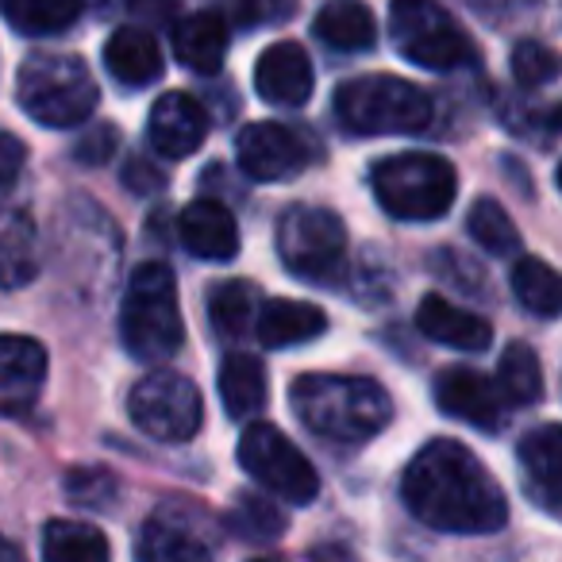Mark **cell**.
<instances>
[{"label":"cell","mask_w":562,"mask_h":562,"mask_svg":"<svg viewBox=\"0 0 562 562\" xmlns=\"http://www.w3.org/2000/svg\"><path fill=\"white\" fill-rule=\"evenodd\" d=\"M401 497L416 520L451 536H490L508 520L497 477L454 439H431L413 454L401 477Z\"/></svg>","instance_id":"cell-1"},{"label":"cell","mask_w":562,"mask_h":562,"mask_svg":"<svg viewBox=\"0 0 562 562\" xmlns=\"http://www.w3.org/2000/svg\"><path fill=\"white\" fill-rule=\"evenodd\" d=\"M290 405L297 420L328 443H367L393 420L390 393L374 378L301 374L290 385Z\"/></svg>","instance_id":"cell-2"},{"label":"cell","mask_w":562,"mask_h":562,"mask_svg":"<svg viewBox=\"0 0 562 562\" xmlns=\"http://www.w3.org/2000/svg\"><path fill=\"white\" fill-rule=\"evenodd\" d=\"M120 336L132 359L162 362L186 344V321L178 305V281L170 266L143 262L132 270V281L120 305Z\"/></svg>","instance_id":"cell-3"},{"label":"cell","mask_w":562,"mask_h":562,"mask_svg":"<svg viewBox=\"0 0 562 562\" xmlns=\"http://www.w3.org/2000/svg\"><path fill=\"white\" fill-rule=\"evenodd\" d=\"M370 186H374L378 204L393 220L428 224L454 204L459 173L447 158L428 155V150H405V155L382 158L370 173Z\"/></svg>","instance_id":"cell-4"},{"label":"cell","mask_w":562,"mask_h":562,"mask_svg":"<svg viewBox=\"0 0 562 562\" xmlns=\"http://www.w3.org/2000/svg\"><path fill=\"white\" fill-rule=\"evenodd\" d=\"M20 109L43 127H78L97 112V89L78 55H35L16 74Z\"/></svg>","instance_id":"cell-5"},{"label":"cell","mask_w":562,"mask_h":562,"mask_svg":"<svg viewBox=\"0 0 562 562\" xmlns=\"http://www.w3.org/2000/svg\"><path fill=\"white\" fill-rule=\"evenodd\" d=\"M336 116L355 135H416L431 124V101L405 78L362 74L336 89Z\"/></svg>","instance_id":"cell-6"},{"label":"cell","mask_w":562,"mask_h":562,"mask_svg":"<svg viewBox=\"0 0 562 562\" xmlns=\"http://www.w3.org/2000/svg\"><path fill=\"white\" fill-rule=\"evenodd\" d=\"M390 40L401 58L424 70H459L474 58L467 32L439 0H393Z\"/></svg>","instance_id":"cell-7"},{"label":"cell","mask_w":562,"mask_h":562,"mask_svg":"<svg viewBox=\"0 0 562 562\" xmlns=\"http://www.w3.org/2000/svg\"><path fill=\"white\" fill-rule=\"evenodd\" d=\"M239 467L255 477L262 490L290 505H308L321 493V474L305 459L290 436H281L273 424H247L239 436Z\"/></svg>","instance_id":"cell-8"},{"label":"cell","mask_w":562,"mask_h":562,"mask_svg":"<svg viewBox=\"0 0 562 562\" xmlns=\"http://www.w3.org/2000/svg\"><path fill=\"white\" fill-rule=\"evenodd\" d=\"M278 255L285 270L305 281H321L344 266L347 227L331 209L293 204L278 220Z\"/></svg>","instance_id":"cell-9"},{"label":"cell","mask_w":562,"mask_h":562,"mask_svg":"<svg viewBox=\"0 0 562 562\" xmlns=\"http://www.w3.org/2000/svg\"><path fill=\"white\" fill-rule=\"evenodd\" d=\"M135 428L162 443H186L201 428V390L181 374H147L127 397Z\"/></svg>","instance_id":"cell-10"},{"label":"cell","mask_w":562,"mask_h":562,"mask_svg":"<svg viewBox=\"0 0 562 562\" xmlns=\"http://www.w3.org/2000/svg\"><path fill=\"white\" fill-rule=\"evenodd\" d=\"M235 158H239V170L255 181H290L308 170L313 147L293 127L278 120H258L235 135Z\"/></svg>","instance_id":"cell-11"},{"label":"cell","mask_w":562,"mask_h":562,"mask_svg":"<svg viewBox=\"0 0 562 562\" xmlns=\"http://www.w3.org/2000/svg\"><path fill=\"white\" fill-rule=\"evenodd\" d=\"M436 405L443 408L451 420L470 424V428H482V431H497L505 413H501V393L497 385L490 382L485 374L470 367H447L439 370L436 378Z\"/></svg>","instance_id":"cell-12"},{"label":"cell","mask_w":562,"mask_h":562,"mask_svg":"<svg viewBox=\"0 0 562 562\" xmlns=\"http://www.w3.org/2000/svg\"><path fill=\"white\" fill-rule=\"evenodd\" d=\"M40 273V235L27 204L0 189V290H24Z\"/></svg>","instance_id":"cell-13"},{"label":"cell","mask_w":562,"mask_h":562,"mask_svg":"<svg viewBox=\"0 0 562 562\" xmlns=\"http://www.w3.org/2000/svg\"><path fill=\"white\" fill-rule=\"evenodd\" d=\"M255 89L266 104L278 109H301L313 97V63L308 50L293 40L266 47L255 63Z\"/></svg>","instance_id":"cell-14"},{"label":"cell","mask_w":562,"mask_h":562,"mask_svg":"<svg viewBox=\"0 0 562 562\" xmlns=\"http://www.w3.org/2000/svg\"><path fill=\"white\" fill-rule=\"evenodd\" d=\"M209 135V112L189 93H162L150 109L147 139L162 158H189Z\"/></svg>","instance_id":"cell-15"},{"label":"cell","mask_w":562,"mask_h":562,"mask_svg":"<svg viewBox=\"0 0 562 562\" xmlns=\"http://www.w3.org/2000/svg\"><path fill=\"white\" fill-rule=\"evenodd\" d=\"M181 247L204 262H232L239 255V227L220 201H193L178 220Z\"/></svg>","instance_id":"cell-16"},{"label":"cell","mask_w":562,"mask_h":562,"mask_svg":"<svg viewBox=\"0 0 562 562\" xmlns=\"http://www.w3.org/2000/svg\"><path fill=\"white\" fill-rule=\"evenodd\" d=\"M520 459V474L528 485L531 501L543 508L547 516H559V474H562V431L559 424H543V428L528 431L516 447Z\"/></svg>","instance_id":"cell-17"},{"label":"cell","mask_w":562,"mask_h":562,"mask_svg":"<svg viewBox=\"0 0 562 562\" xmlns=\"http://www.w3.org/2000/svg\"><path fill=\"white\" fill-rule=\"evenodd\" d=\"M416 328L431 339V344L454 347V351H485L493 344V328L490 321H482L477 313L451 305L439 293H428L416 308Z\"/></svg>","instance_id":"cell-18"},{"label":"cell","mask_w":562,"mask_h":562,"mask_svg":"<svg viewBox=\"0 0 562 562\" xmlns=\"http://www.w3.org/2000/svg\"><path fill=\"white\" fill-rule=\"evenodd\" d=\"M255 331L258 344L270 347V351H281V347H301L308 339L324 336L328 331V316L324 308L308 305V301H266L255 313Z\"/></svg>","instance_id":"cell-19"},{"label":"cell","mask_w":562,"mask_h":562,"mask_svg":"<svg viewBox=\"0 0 562 562\" xmlns=\"http://www.w3.org/2000/svg\"><path fill=\"white\" fill-rule=\"evenodd\" d=\"M104 66L127 89H147L162 78V50L143 27H116L104 43Z\"/></svg>","instance_id":"cell-20"},{"label":"cell","mask_w":562,"mask_h":562,"mask_svg":"<svg viewBox=\"0 0 562 562\" xmlns=\"http://www.w3.org/2000/svg\"><path fill=\"white\" fill-rule=\"evenodd\" d=\"M135 559L139 562H216L209 543L201 539V531H193V524L173 520L170 513H155L143 524L139 539H135Z\"/></svg>","instance_id":"cell-21"},{"label":"cell","mask_w":562,"mask_h":562,"mask_svg":"<svg viewBox=\"0 0 562 562\" xmlns=\"http://www.w3.org/2000/svg\"><path fill=\"white\" fill-rule=\"evenodd\" d=\"M47 378V347L32 336H0V401L24 405Z\"/></svg>","instance_id":"cell-22"},{"label":"cell","mask_w":562,"mask_h":562,"mask_svg":"<svg viewBox=\"0 0 562 562\" xmlns=\"http://www.w3.org/2000/svg\"><path fill=\"white\" fill-rule=\"evenodd\" d=\"M313 32L331 50H347V55H362L374 50L378 43V20L362 0H328L313 20Z\"/></svg>","instance_id":"cell-23"},{"label":"cell","mask_w":562,"mask_h":562,"mask_svg":"<svg viewBox=\"0 0 562 562\" xmlns=\"http://www.w3.org/2000/svg\"><path fill=\"white\" fill-rule=\"evenodd\" d=\"M173 55L196 74H216L227 58V24L216 12H193L173 27Z\"/></svg>","instance_id":"cell-24"},{"label":"cell","mask_w":562,"mask_h":562,"mask_svg":"<svg viewBox=\"0 0 562 562\" xmlns=\"http://www.w3.org/2000/svg\"><path fill=\"white\" fill-rule=\"evenodd\" d=\"M220 401H224L227 416L232 420H250L258 408L266 405V370L255 355H227L220 362V378H216Z\"/></svg>","instance_id":"cell-25"},{"label":"cell","mask_w":562,"mask_h":562,"mask_svg":"<svg viewBox=\"0 0 562 562\" xmlns=\"http://www.w3.org/2000/svg\"><path fill=\"white\" fill-rule=\"evenodd\" d=\"M109 539L93 524L50 520L43 528V559L47 562H109Z\"/></svg>","instance_id":"cell-26"},{"label":"cell","mask_w":562,"mask_h":562,"mask_svg":"<svg viewBox=\"0 0 562 562\" xmlns=\"http://www.w3.org/2000/svg\"><path fill=\"white\" fill-rule=\"evenodd\" d=\"M497 385L501 401L513 408H528L543 397V370H539V355L524 344H508L497 362Z\"/></svg>","instance_id":"cell-27"},{"label":"cell","mask_w":562,"mask_h":562,"mask_svg":"<svg viewBox=\"0 0 562 562\" xmlns=\"http://www.w3.org/2000/svg\"><path fill=\"white\" fill-rule=\"evenodd\" d=\"M0 16L20 35H58L81 16V0H0Z\"/></svg>","instance_id":"cell-28"},{"label":"cell","mask_w":562,"mask_h":562,"mask_svg":"<svg viewBox=\"0 0 562 562\" xmlns=\"http://www.w3.org/2000/svg\"><path fill=\"white\" fill-rule=\"evenodd\" d=\"M513 297L520 301L528 313H536L539 321H554L562 305L559 273H554L543 258H520V262L513 266Z\"/></svg>","instance_id":"cell-29"},{"label":"cell","mask_w":562,"mask_h":562,"mask_svg":"<svg viewBox=\"0 0 562 562\" xmlns=\"http://www.w3.org/2000/svg\"><path fill=\"white\" fill-rule=\"evenodd\" d=\"M467 232L485 255H497V258H508L520 250V232L516 224L508 220V212L501 209L497 201L482 196V201L470 204V216H467Z\"/></svg>","instance_id":"cell-30"},{"label":"cell","mask_w":562,"mask_h":562,"mask_svg":"<svg viewBox=\"0 0 562 562\" xmlns=\"http://www.w3.org/2000/svg\"><path fill=\"white\" fill-rule=\"evenodd\" d=\"M258 313V293L250 281H224L209 293V316L212 328L224 331V336H243V331L255 328Z\"/></svg>","instance_id":"cell-31"},{"label":"cell","mask_w":562,"mask_h":562,"mask_svg":"<svg viewBox=\"0 0 562 562\" xmlns=\"http://www.w3.org/2000/svg\"><path fill=\"white\" fill-rule=\"evenodd\" d=\"M227 528L239 539H250V543H273V539L285 536V516H281V508L270 497L239 493V501L227 513Z\"/></svg>","instance_id":"cell-32"},{"label":"cell","mask_w":562,"mask_h":562,"mask_svg":"<svg viewBox=\"0 0 562 562\" xmlns=\"http://www.w3.org/2000/svg\"><path fill=\"white\" fill-rule=\"evenodd\" d=\"M66 493H70L81 508H116L120 482L109 474V470L81 467V470H70V474H66Z\"/></svg>","instance_id":"cell-33"},{"label":"cell","mask_w":562,"mask_h":562,"mask_svg":"<svg viewBox=\"0 0 562 562\" xmlns=\"http://www.w3.org/2000/svg\"><path fill=\"white\" fill-rule=\"evenodd\" d=\"M513 78L520 81L524 89H539V86H551L559 78V58H554L551 47L536 40H524L516 43L513 50Z\"/></svg>","instance_id":"cell-34"},{"label":"cell","mask_w":562,"mask_h":562,"mask_svg":"<svg viewBox=\"0 0 562 562\" xmlns=\"http://www.w3.org/2000/svg\"><path fill=\"white\" fill-rule=\"evenodd\" d=\"M293 12H297V0H235V24L239 27L281 24Z\"/></svg>","instance_id":"cell-35"},{"label":"cell","mask_w":562,"mask_h":562,"mask_svg":"<svg viewBox=\"0 0 562 562\" xmlns=\"http://www.w3.org/2000/svg\"><path fill=\"white\" fill-rule=\"evenodd\" d=\"M120 135L112 124H101V127H89L86 135L78 139V147H74V158H78L81 166H101L112 158V150H116Z\"/></svg>","instance_id":"cell-36"},{"label":"cell","mask_w":562,"mask_h":562,"mask_svg":"<svg viewBox=\"0 0 562 562\" xmlns=\"http://www.w3.org/2000/svg\"><path fill=\"white\" fill-rule=\"evenodd\" d=\"M24 162H27L24 139H16V135H9V132H0V189L16 186V178L24 173Z\"/></svg>","instance_id":"cell-37"},{"label":"cell","mask_w":562,"mask_h":562,"mask_svg":"<svg viewBox=\"0 0 562 562\" xmlns=\"http://www.w3.org/2000/svg\"><path fill=\"white\" fill-rule=\"evenodd\" d=\"M124 186H132L135 193H155V189L166 186L162 170H155V166L147 162V158H132V162L124 166Z\"/></svg>","instance_id":"cell-38"},{"label":"cell","mask_w":562,"mask_h":562,"mask_svg":"<svg viewBox=\"0 0 562 562\" xmlns=\"http://www.w3.org/2000/svg\"><path fill=\"white\" fill-rule=\"evenodd\" d=\"M0 562H27V559H24V551L12 543V539L0 536Z\"/></svg>","instance_id":"cell-39"},{"label":"cell","mask_w":562,"mask_h":562,"mask_svg":"<svg viewBox=\"0 0 562 562\" xmlns=\"http://www.w3.org/2000/svg\"><path fill=\"white\" fill-rule=\"evenodd\" d=\"M250 562H281V559H250Z\"/></svg>","instance_id":"cell-40"}]
</instances>
